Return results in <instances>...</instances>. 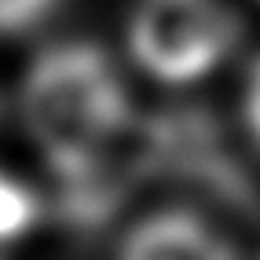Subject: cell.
Returning a JSON list of instances; mask_svg holds the SVG:
<instances>
[{
	"label": "cell",
	"instance_id": "obj_1",
	"mask_svg": "<svg viewBox=\"0 0 260 260\" xmlns=\"http://www.w3.org/2000/svg\"><path fill=\"white\" fill-rule=\"evenodd\" d=\"M150 103L107 29L66 22L4 59V136L59 202L132 169Z\"/></svg>",
	"mask_w": 260,
	"mask_h": 260
},
{
	"label": "cell",
	"instance_id": "obj_2",
	"mask_svg": "<svg viewBox=\"0 0 260 260\" xmlns=\"http://www.w3.org/2000/svg\"><path fill=\"white\" fill-rule=\"evenodd\" d=\"M136 84L154 99H190L235 81L253 48L249 0H117L107 22Z\"/></svg>",
	"mask_w": 260,
	"mask_h": 260
},
{
	"label": "cell",
	"instance_id": "obj_3",
	"mask_svg": "<svg viewBox=\"0 0 260 260\" xmlns=\"http://www.w3.org/2000/svg\"><path fill=\"white\" fill-rule=\"evenodd\" d=\"M95 260H256L231 213L198 190L132 194L99 235Z\"/></svg>",
	"mask_w": 260,
	"mask_h": 260
},
{
	"label": "cell",
	"instance_id": "obj_4",
	"mask_svg": "<svg viewBox=\"0 0 260 260\" xmlns=\"http://www.w3.org/2000/svg\"><path fill=\"white\" fill-rule=\"evenodd\" d=\"M59 198L15 143L0 140V260H29L51 231Z\"/></svg>",
	"mask_w": 260,
	"mask_h": 260
},
{
	"label": "cell",
	"instance_id": "obj_5",
	"mask_svg": "<svg viewBox=\"0 0 260 260\" xmlns=\"http://www.w3.org/2000/svg\"><path fill=\"white\" fill-rule=\"evenodd\" d=\"M77 0H0V59L70 22Z\"/></svg>",
	"mask_w": 260,
	"mask_h": 260
},
{
	"label": "cell",
	"instance_id": "obj_6",
	"mask_svg": "<svg viewBox=\"0 0 260 260\" xmlns=\"http://www.w3.org/2000/svg\"><path fill=\"white\" fill-rule=\"evenodd\" d=\"M235 117L246 150L260 161V44L249 48L235 74Z\"/></svg>",
	"mask_w": 260,
	"mask_h": 260
},
{
	"label": "cell",
	"instance_id": "obj_7",
	"mask_svg": "<svg viewBox=\"0 0 260 260\" xmlns=\"http://www.w3.org/2000/svg\"><path fill=\"white\" fill-rule=\"evenodd\" d=\"M0 140H4V66H0Z\"/></svg>",
	"mask_w": 260,
	"mask_h": 260
},
{
	"label": "cell",
	"instance_id": "obj_8",
	"mask_svg": "<svg viewBox=\"0 0 260 260\" xmlns=\"http://www.w3.org/2000/svg\"><path fill=\"white\" fill-rule=\"evenodd\" d=\"M249 4H253V8H260V0H249Z\"/></svg>",
	"mask_w": 260,
	"mask_h": 260
},
{
	"label": "cell",
	"instance_id": "obj_9",
	"mask_svg": "<svg viewBox=\"0 0 260 260\" xmlns=\"http://www.w3.org/2000/svg\"><path fill=\"white\" fill-rule=\"evenodd\" d=\"M256 260H260V253H256Z\"/></svg>",
	"mask_w": 260,
	"mask_h": 260
}]
</instances>
